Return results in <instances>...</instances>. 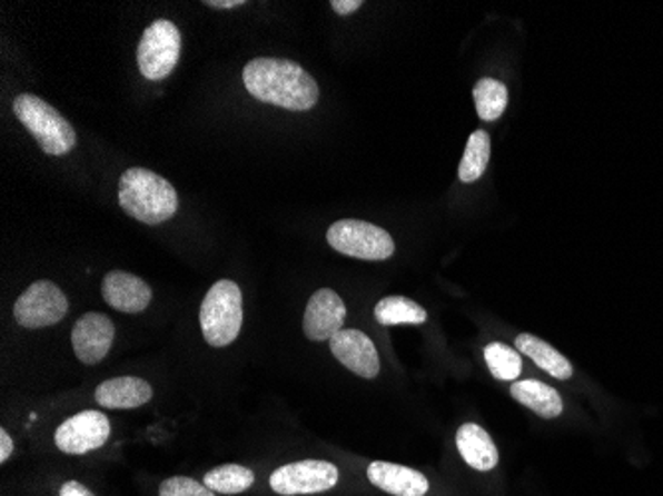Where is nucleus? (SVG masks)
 Masks as SVG:
<instances>
[{
    "instance_id": "11",
    "label": "nucleus",
    "mask_w": 663,
    "mask_h": 496,
    "mask_svg": "<svg viewBox=\"0 0 663 496\" xmlns=\"http://www.w3.org/2000/svg\"><path fill=\"white\" fill-rule=\"evenodd\" d=\"M113 338H116V328L106 314H83L72 330V348H75L76 358L86 366L100 364L110 354Z\"/></svg>"
},
{
    "instance_id": "6",
    "label": "nucleus",
    "mask_w": 663,
    "mask_h": 496,
    "mask_svg": "<svg viewBox=\"0 0 663 496\" xmlns=\"http://www.w3.org/2000/svg\"><path fill=\"white\" fill-rule=\"evenodd\" d=\"M181 58V32L171 20L151 22L139 40L138 66L151 82L166 80Z\"/></svg>"
},
{
    "instance_id": "21",
    "label": "nucleus",
    "mask_w": 663,
    "mask_h": 496,
    "mask_svg": "<svg viewBox=\"0 0 663 496\" xmlns=\"http://www.w3.org/2000/svg\"><path fill=\"white\" fill-rule=\"evenodd\" d=\"M473 100L481 120L495 121L505 113L508 106L507 86L495 78H481L473 88Z\"/></svg>"
},
{
    "instance_id": "1",
    "label": "nucleus",
    "mask_w": 663,
    "mask_h": 496,
    "mask_svg": "<svg viewBox=\"0 0 663 496\" xmlns=\"http://www.w3.org/2000/svg\"><path fill=\"white\" fill-rule=\"evenodd\" d=\"M250 96L290 111L313 110L320 98L318 83L305 68L285 58H255L243 70Z\"/></svg>"
},
{
    "instance_id": "20",
    "label": "nucleus",
    "mask_w": 663,
    "mask_h": 496,
    "mask_svg": "<svg viewBox=\"0 0 663 496\" xmlns=\"http://www.w3.org/2000/svg\"><path fill=\"white\" fill-rule=\"evenodd\" d=\"M488 159H491V138H488L487 131L477 129L467 139L465 153L461 159L459 181L473 183L481 179L487 171Z\"/></svg>"
},
{
    "instance_id": "24",
    "label": "nucleus",
    "mask_w": 663,
    "mask_h": 496,
    "mask_svg": "<svg viewBox=\"0 0 663 496\" xmlns=\"http://www.w3.org/2000/svg\"><path fill=\"white\" fill-rule=\"evenodd\" d=\"M159 496H215L205 483H197L194 478L171 477L161 483Z\"/></svg>"
},
{
    "instance_id": "25",
    "label": "nucleus",
    "mask_w": 663,
    "mask_h": 496,
    "mask_svg": "<svg viewBox=\"0 0 663 496\" xmlns=\"http://www.w3.org/2000/svg\"><path fill=\"white\" fill-rule=\"evenodd\" d=\"M330 7L336 14L348 17L352 12H356L359 7H364V2L362 0H332Z\"/></svg>"
},
{
    "instance_id": "3",
    "label": "nucleus",
    "mask_w": 663,
    "mask_h": 496,
    "mask_svg": "<svg viewBox=\"0 0 663 496\" xmlns=\"http://www.w3.org/2000/svg\"><path fill=\"white\" fill-rule=\"evenodd\" d=\"M12 111L48 156H66L76 148L78 138L75 128L42 98L34 93H20L12 101Z\"/></svg>"
},
{
    "instance_id": "2",
    "label": "nucleus",
    "mask_w": 663,
    "mask_h": 496,
    "mask_svg": "<svg viewBox=\"0 0 663 496\" xmlns=\"http://www.w3.org/2000/svg\"><path fill=\"white\" fill-rule=\"evenodd\" d=\"M120 207L136 221L161 225L177 212L176 187L144 167H131L120 179Z\"/></svg>"
},
{
    "instance_id": "16",
    "label": "nucleus",
    "mask_w": 663,
    "mask_h": 496,
    "mask_svg": "<svg viewBox=\"0 0 663 496\" xmlns=\"http://www.w3.org/2000/svg\"><path fill=\"white\" fill-rule=\"evenodd\" d=\"M455 442H457V449H459L461 457L473 469L487 473V470H493L497 467V445L491 439V435L481 425H477V423L461 425Z\"/></svg>"
},
{
    "instance_id": "8",
    "label": "nucleus",
    "mask_w": 663,
    "mask_h": 496,
    "mask_svg": "<svg viewBox=\"0 0 663 496\" xmlns=\"http://www.w3.org/2000/svg\"><path fill=\"white\" fill-rule=\"evenodd\" d=\"M336 483L338 469L326 460H298L270 475V487L283 496L316 495L336 487Z\"/></svg>"
},
{
    "instance_id": "4",
    "label": "nucleus",
    "mask_w": 663,
    "mask_h": 496,
    "mask_svg": "<svg viewBox=\"0 0 663 496\" xmlns=\"http://www.w3.org/2000/svg\"><path fill=\"white\" fill-rule=\"evenodd\" d=\"M204 338L212 348H225L239 338L243 328V292L232 280H219L209 288L199 310Z\"/></svg>"
},
{
    "instance_id": "17",
    "label": "nucleus",
    "mask_w": 663,
    "mask_h": 496,
    "mask_svg": "<svg viewBox=\"0 0 663 496\" xmlns=\"http://www.w3.org/2000/svg\"><path fill=\"white\" fill-rule=\"evenodd\" d=\"M511 396L515 397L518 404L525 405L531 411H535L544 419H556L564 409L561 394L554 387L546 386V384L536 381V379L516 381L511 387Z\"/></svg>"
},
{
    "instance_id": "14",
    "label": "nucleus",
    "mask_w": 663,
    "mask_h": 496,
    "mask_svg": "<svg viewBox=\"0 0 663 496\" xmlns=\"http://www.w3.org/2000/svg\"><path fill=\"white\" fill-rule=\"evenodd\" d=\"M368 478L374 487L394 496H425L429 490V480L419 470L384 460L369 465Z\"/></svg>"
},
{
    "instance_id": "18",
    "label": "nucleus",
    "mask_w": 663,
    "mask_h": 496,
    "mask_svg": "<svg viewBox=\"0 0 663 496\" xmlns=\"http://www.w3.org/2000/svg\"><path fill=\"white\" fill-rule=\"evenodd\" d=\"M515 346L521 354H525V356L533 359L538 368L544 369L546 374H551L561 381L571 379L572 374H574L571 361L564 358L561 351H556L551 344L536 338L533 334H521L515 340Z\"/></svg>"
},
{
    "instance_id": "28",
    "label": "nucleus",
    "mask_w": 663,
    "mask_h": 496,
    "mask_svg": "<svg viewBox=\"0 0 663 496\" xmlns=\"http://www.w3.org/2000/svg\"><path fill=\"white\" fill-rule=\"evenodd\" d=\"M243 4L245 0H205V7H211V9H237Z\"/></svg>"
},
{
    "instance_id": "5",
    "label": "nucleus",
    "mask_w": 663,
    "mask_h": 496,
    "mask_svg": "<svg viewBox=\"0 0 663 496\" xmlns=\"http://www.w3.org/2000/svg\"><path fill=\"white\" fill-rule=\"evenodd\" d=\"M326 240L334 250L359 260H387L396 252V242L387 230L356 219L334 222Z\"/></svg>"
},
{
    "instance_id": "23",
    "label": "nucleus",
    "mask_w": 663,
    "mask_h": 496,
    "mask_svg": "<svg viewBox=\"0 0 663 496\" xmlns=\"http://www.w3.org/2000/svg\"><path fill=\"white\" fill-rule=\"evenodd\" d=\"M485 361L488 371L501 381H515L523 371V358L516 349L508 348L503 341H493L485 348Z\"/></svg>"
},
{
    "instance_id": "27",
    "label": "nucleus",
    "mask_w": 663,
    "mask_h": 496,
    "mask_svg": "<svg viewBox=\"0 0 663 496\" xmlns=\"http://www.w3.org/2000/svg\"><path fill=\"white\" fill-rule=\"evenodd\" d=\"M14 450V443L7 429H0V463H7Z\"/></svg>"
},
{
    "instance_id": "9",
    "label": "nucleus",
    "mask_w": 663,
    "mask_h": 496,
    "mask_svg": "<svg viewBox=\"0 0 663 496\" xmlns=\"http://www.w3.org/2000/svg\"><path fill=\"white\" fill-rule=\"evenodd\" d=\"M110 419L100 411H82L66 419L56 429V447L68 455H83L100 449L110 439Z\"/></svg>"
},
{
    "instance_id": "13",
    "label": "nucleus",
    "mask_w": 663,
    "mask_h": 496,
    "mask_svg": "<svg viewBox=\"0 0 663 496\" xmlns=\"http://www.w3.org/2000/svg\"><path fill=\"white\" fill-rule=\"evenodd\" d=\"M102 296L110 308L126 314L144 313L154 298L148 282L123 270H111L103 276Z\"/></svg>"
},
{
    "instance_id": "12",
    "label": "nucleus",
    "mask_w": 663,
    "mask_h": 496,
    "mask_svg": "<svg viewBox=\"0 0 663 496\" xmlns=\"http://www.w3.org/2000/svg\"><path fill=\"white\" fill-rule=\"evenodd\" d=\"M330 351L352 374L374 379L379 374L378 349L364 331L340 330L330 340Z\"/></svg>"
},
{
    "instance_id": "22",
    "label": "nucleus",
    "mask_w": 663,
    "mask_h": 496,
    "mask_svg": "<svg viewBox=\"0 0 663 496\" xmlns=\"http://www.w3.org/2000/svg\"><path fill=\"white\" fill-rule=\"evenodd\" d=\"M205 485L219 495H240L255 485V473L243 465H222L209 470Z\"/></svg>"
},
{
    "instance_id": "10",
    "label": "nucleus",
    "mask_w": 663,
    "mask_h": 496,
    "mask_svg": "<svg viewBox=\"0 0 663 496\" xmlns=\"http://www.w3.org/2000/svg\"><path fill=\"white\" fill-rule=\"evenodd\" d=\"M346 304L340 296L330 288L316 290L306 304L305 328L306 338L313 341L332 340L338 331L344 330L346 323Z\"/></svg>"
},
{
    "instance_id": "15",
    "label": "nucleus",
    "mask_w": 663,
    "mask_h": 496,
    "mask_svg": "<svg viewBox=\"0 0 663 496\" xmlns=\"http://www.w3.org/2000/svg\"><path fill=\"white\" fill-rule=\"evenodd\" d=\"M154 389L141 377H111L96 389V404L108 409H136L148 404Z\"/></svg>"
},
{
    "instance_id": "26",
    "label": "nucleus",
    "mask_w": 663,
    "mask_h": 496,
    "mask_svg": "<svg viewBox=\"0 0 663 496\" xmlns=\"http://www.w3.org/2000/svg\"><path fill=\"white\" fill-rule=\"evenodd\" d=\"M60 496H96L90 488L83 487L82 483L68 480L65 487L60 488Z\"/></svg>"
},
{
    "instance_id": "7",
    "label": "nucleus",
    "mask_w": 663,
    "mask_h": 496,
    "mask_svg": "<svg viewBox=\"0 0 663 496\" xmlns=\"http://www.w3.org/2000/svg\"><path fill=\"white\" fill-rule=\"evenodd\" d=\"M14 320L28 330L62 323L68 314V298L50 280H37L14 302Z\"/></svg>"
},
{
    "instance_id": "19",
    "label": "nucleus",
    "mask_w": 663,
    "mask_h": 496,
    "mask_svg": "<svg viewBox=\"0 0 663 496\" xmlns=\"http://www.w3.org/2000/svg\"><path fill=\"white\" fill-rule=\"evenodd\" d=\"M374 316L382 326H406V324L419 326V324L427 323L425 308L406 296L382 298L374 308Z\"/></svg>"
}]
</instances>
